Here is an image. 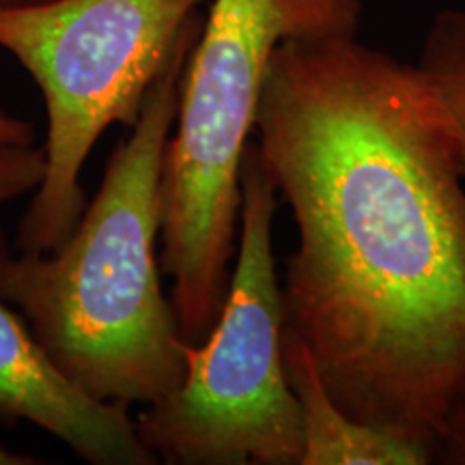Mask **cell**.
<instances>
[{
	"label": "cell",
	"instance_id": "9c48e42d",
	"mask_svg": "<svg viewBox=\"0 0 465 465\" xmlns=\"http://www.w3.org/2000/svg\"><path fill=\"white\" fill-rule=\"evenodd\" d=\"M45 168L44 147L0 149V205L33 194L42 183Z\"/></svg>",
	"mask_w": 465,
	"mask_h": 465
},
{
	"label": "cell",
	"instance_id": "52a82bcc",
	"mask_svg": "<svg viewBox=\"0 0 465 465\" xmlns=\"http://www.w3.org/2000/svg\"><path fill=\"white\" fill-rule=\"evenodd\" d=\"M284 369L300 405V465H429L433 452L418 441L360 422L328 388L311 349L284 328Z\"/></svg>",
	"mask_w": 465,
	"mask_h": 465
},
{
	"label": "cell",
	"instance_id": "6da1fadb",
	"mask_svg": "<svg viewBox=\"0 0 465 465\" xmlns=\"http://www.w3.org/2000/svg\"><path fill=\"white\" fill-rule=\"evenodd\" d=\"M254 134L298 231L284 328L342 410L435 457L465 383V177L438 93L358 37L289 39Z\"/></svg>",
	"mask_w": 465,
	"mask_h": 465
},
{
	"label": "cell",
	"instance_id": "30bf717a",
	"mask_svg": "<svg viewBox=\"0 0 465 465\" xmlns=\"http://www.w3.org/2000/svg\"><path fill=\"white\" fill-rule=\"evenodd\" d=\"M435 463L465 465V383L446 418Z\"/></svg>",
	"mask_w": 465,
	"mask_h": 465
},
{
	"label": "cell",
	"instance_id": "4fadbf2b",
	"mask_svg": "<svg viewBox=\"0 0 465 465\" xmlns=\"http://www.w3.org/2000/svg\"><path fill=\"white\" fill-rule=\"evenodd\" d=\"M45 0H0V7H25V5H37Z\"/></svg>",
	"mask_w": 465,
	"mask_h": 465
},
{
	"label": "cell",
	"instance_id": "8fae6325",
	"mask_svg": "<svg viewBox=\"0 0 465 465\" xmlns=\"http://www.w3.org/2000/svg\"><path fill=\"white\" fill-rule=\"evenodd\" d=\"M28 144H33V127L26 121L0 110V149L28 147Z\"/></svg>",
	"mask_w": 465,
	"mask_h": 465
},
{
	"label": "cell",
	"instance_id": "5b68a950",
	"mask_svg": "<svg viewBox=\"0 0 465 465\" xmlns=\"http://www.w3.org/2000/svg\"><path fill=\"white\" fill-rule=\"evenodd\" d=\"M209 0H45L0 7V48L45 104V168L17 232L22 252H52L86 207L83 171L110 125L132 127L147 93Z\"/></svg>",
	"mask_w": 465,
	"mask_h": 465
},
{
	"label": "cell",
	"instance_id": "3957f363",
	"mask_svg": "<svg viewBox=\"0 0 465 465\" xmlns=\"http://www.w3.org/2000/svg\"><path fill=\"white\" fill-rule=\"evenodd\" d=\"M362 14L364 0H209L162 174V272L185 341L205 339L224 304L242 158L272 56L289 39L358 37Z\"/></svg>",
	"mask_w": 465,
	"mask_h": 465
},
{
	"label": "cell",
	"instance_id": "7a4b0ae2",
	"mask_svg": "<svg viewBox=\"0 0 465 465\" xmlns=\"http://www.w3.org/2000/svg\"><path fill=\"white\" fill-rule=\"evenodd\" d=\"M196 15L110 153L97 194L52 252L7 254L0 291L65 375L108 403L151 405L183 381L188 349L162 287V174Z\"/></svg>",
	"mask_w": 465,
	"mask_h": 465
},
{
	"label": "cell",
	"instance_id": "ba28073f",
	"mask_svg": "<svg viewBox=\"0 0 465 465\" xmlns=\"http://www.w3.org/2000/svg\"><path fill=\"white\" fill-rule=\"evenodd\" d=\"M416 65L450 116L465 177V9L446 7L433 14Z\"/></svg>",
	"mask_w": 465,
	"mask_h": 465
},
{
	"label": "cell",
	"instance_id": "277c9868",
	"mask_svg": "<svg viewBox=\"0 0 465 465\" xmlns=\"http://www.w3.org/2000/svg\"><path fill=\"white\" fill-rule=\"evenodd\" d=\"M278 194L257 144L240 171L235 265L216 323L188 349L183 381L134 418L166 465H300V405L284 369V302L274 257Z\"/></svg>",
	"mask_w": 465,
	"mask_h": 465
},
{
	"label": "cell",
	"instance_id": "7c38bea8",
	"mask_svg": "<svg viewBox=\"0 0 465 465\" xmlns=\"http://www.w3.org/2000/svg\"><path fill=\"white\" fill-rule=\"evenodd\" d=\"M35 463H39V461L31 455H25V452H14V450L3 449V446H0V465H35Z\"/></svg>",
	"mask_w": 465,
	"mask_h": 465
},
{
	"label": "cell",
	"instance_id": "8992f818",
	"mask_svg": "<svg viewBox=\"0 0 465 465\" xmlns=\"http://www.w3.org/2000/svg\"><path fill=\"white\" fill-rule=\"evenodd\" d=\"M9 254L0 232V265ZM0 418L31 422L93 465L158 463L130 407L95 399L61 371L0 291Z\"/></svg>",
	"mask_w": 465,
	"mask_h": 465
}]
</instances>
